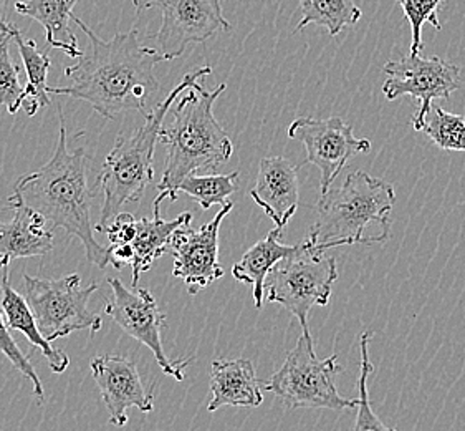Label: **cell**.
Instances as JSON below:
<instances>
[{
    "label": "cell",
    "mask_w": 465,
    "mask_h": 431,
    "mask_svg": "<svg viewBox=\"0 0 465 431\" xmlns=\"http://www.w3.org/2000/svg\"><path fill=\"white\" fill-rule=\"evenodd\" d=\"M112 299L106 302L104 314L122 328L124 334L136 338L153 352L161 370L177 382L184 380V370L193 356L171 360L163 347V330L166 328V314L161 312L154 296L146 287L124 286L120 279L110 277Z\"/></svg>",
    "instance_id": "9c48e42d"
},
{
    "label": "cell",
    "mask_w": 465,
    "mask_h": 431,
    "mask_svg": "<svg viewBox=\"0 0 465 431\" xmlns=\"http://www.w3.org/2000/svg\"><path fill=\"white\" fill-rule=\"evenodd\" d=\"M282 227L272 229L269 235L253 244L242 259L233 264L232 276L235 281L252 286L255 309H262L265 299V279L275 264L302 251V243L295 246L280 243Z\"/></svg>",
    "instance_id": "ac0fdd59"
},
{
    "label": "cell",
    "mask_w": 465,
    "mask_h": 431,
    "mask_svg": "<svg viewBox=\"0 0 465 431\" xmlns=\"http://www.w3.org/2000/svg\"><path fill=\"white\" fill-rule=\"evenodd\" d=\"M227 85L215 86L213 92L196 82L179 95L174 118L168 126H161L159 141L166 146V163L163 178L156 185L159 195L153 205L164 199L176 201L181 181L191 173L214 171L219 165L231 160L232 141L215 120V100L225 92Z\"/></svg>",
    "instance_id": "3957f363"
},
{
    "label": "cell",
    "mask_w": 465,
    "mask_h": 431,
    "mask_svg": "<svg viewBox=\"0 0 465 431\" xmlns=\"http://www.w3.org/2000/svg\"><path fill=\"white\" fill-rule=\"evenodd\" d=\"M302 20L298 22L295 34L300 30L317 24L328 30L331 37H336L350 25H356L361 20V9L354 0H300Z\"/></svg>",
    "instance_id": "603a6c76"
},
{
    "label": "cell",
    "mask_w": 465,
    "mask_h": 431,
    "mask_svg": "<svg viewBox=\"0 0 465 431\" xmlns=\"http://www.w3.org/2000/svg\"><path fill=\"white\" fill-rule=\"evenodd\" d=\"M239 189V171L229 175H196L191 173L181 181L177 193L193 197L203 211L219 205L223 206Z\"/></svg>",
    "instance_id": "cb8c5ba5"
},
{
    "label": "cell",
    "mask_w": 465,
    "mask_h": 431,
    "mask_svg": "<svg viewBox=\"0 0 465 431\" xmlns=\"http://www.w3.org/2000/svg\"><path fill=\"white\" fill-rule=\"evenodd\" d=\"M76 2L78 0H17L15 12L45 28L48 48H58L76 60L84 55L78 48V38L70 27Z\"/></svg>",
    "instance_id": "44dd1931"
},
{
    "label": "cell",
    "mask_w": 465,
    "mask_h": 431,
    "mask_svg": "<svg viewBox=\"0 0 465 431\" xmlns=\"http://www.w3.org/2000/svg\"><path fill=\"white\" fill-rule=\"evenodd\" d=\"M442 0H400L401 9L411 24L412 38H411V54H419L422 48V27L430 24L440 30L442 25L438 19V9Z\"/></svg>",
    "instance_id": "83f0119b"
},
{
    "label": "cell",
    "mask_w": 465,
    "mask_h": 431,
    "mask_svg": "<svg viewBox=\"0 0 465 431\" xmlns=\"http://www.w3.org/2000/svg\"><path fill=\"white\" fill-rule=\"evenodd\" d=\"M72 20L90 40V52L66 66L65 76L72 85L48 86V94L86 102L106 120L128 112L146 116L149 100L159 92L154 68L166 62L164 56L158 48L141 45L136 28L103 40L74 14Z\"/></svg>",
    "instance_id": "6da1fadb"
},
{
    "label": "cell",
    "mask_w": 465,
    "mask_h": 431,
    "mask_svg": "<svg viewBox=\"0 0 465 431\" xmlns=\"http://www.w3.org/2000/svg\"><path fill=\"white\" fill-rule=\"evenodd\" d=\"M0 292H2L0 309L4 312V317L10 330H17L20 334H24L30 342V346L38 348L42 356L47 358L48 366L54 374H64L70 366V358L64 350L54 347L52 342L40 332L37 320L34 317L27 300L10 286L9 269H4V276L0 281Z\"/></svg>",
    "instance_id": "d6986e66"
},
{
    "label": "cell",
    "mask_w": 465,
    "mask_h": 431,
    "mask_svg": "<svg viewBox=\"0 0 465 431\" xmlns=\"http://www.w3.org/2000/svg\"><path fill=\"white\" fill-rule=\"evenodd\" d=\"M211 74V66H201L189 72L183 82L144 116L146 120L143 126L128 136H118L96 179V189L98 195H102L103 203L100 223L94 226V231H100L103 226L108 225L113 216L118 215L128 203H138L149 185H153L154 148L166 115L179 95Z\"/></svg>",
    "instance_id": "5b68a950"
},
{
    "label": "cell",
    "mask_w": 465,
    "mask_h": 431,
    "mask_svg": "<svg viewBox=\"0 0 465 431\" xmlns=\"http://www.w3.org/2000/svg\"><path fill=\"white\" fill-rule=\"evenodd\" d=\"M232 209V201H227L211 223L199 229L183 226L169 239V253L174 257L173 276L184 282L191 296H196L223 276V267L219 264V233L225 216Z\"/></svg>",
    "instance_id": "4fadbf2b"
},
{
    "label": "cell",
    "mask_w": 465,
    "mask_h": 431,
    "mask_svg": "<svg viewBox=\"0 0 465 431\" xmlns=\"http://www.w3.org/2000/svg\"><path fill=\"white\" fill-rule=\"evenodd\" d=\"M7 4L9 0H0V25L7 22Z\"/></svg>",
    "instance_id": "4dcf8cb0"
},
{
    "label": "cell",
    "mask_w": 465,
    "mask_h": 431,
    "mask_svg": "<svg viewBox=\"0 0 465 431\" xmlns=\"http://www.w3.org/2000/svg\"><path fill=\"white\" fill-rule=\"evenodd\" d=\"M419 132L426 133L440 150L465 153V115L432 105Z\"/></svg>",
    "instance_id": "d4e9b609"
},
{
    "label": "cell",
    "mask_w": 465,
    "mask_h": 431,
    "mask_svg": "<svg viewBox=\"0 0 465 431\" xmlns=\"http://www.w3.org/2000/svg\"><path fill=\"white\" fill-rule=\"evenodd\" d=\"M60 133L54 156L44 166L28 173L15 183L5 209L28 207L47 221L48 227L64 229L66 235L84 244L88 263L104 269L108 263V247L94 237L92 226V197L88 188V153L84 146L68 148L65 116L58 106Z\"/></svg>",
    "instance_id": "7a4b0ae2"
},
{
    "label": "cell",
    "mask_w": 465,
    "mask_h": 431,
    "mask_svg": "<svg viewBox=\"0 0 465 431\" xmlns=\"http://www.w3.org/2000/svg\"><path fill=\"white\" fill-rule=\"evenodd\" d=\"M98 233H104L110 239L112 246L120 244H131L136 236V219L130 213L120 211L118 215L113 216L108 225L103 226Z\"/></svg>",
    "instance_id": "f546056e"
},
{
    "label": "cell",
    "mask_w": 465,
    "mask_h": 431,
    "mask_svg": "<svg viewBox=\"0 0 465 431\" xmlns=\"http://www.w3.org/2000/svg\"><path fill=\"white\" fill-rule=\"evenodd\" d=\"M289 136L305 146V163L315 165L322 171L320 193L331 188L336 176L346 163L371 150V141L356 138L353 126L344 123L340 116L317 120L312 116H300L289 126Z\"/></svg>",
    "instance_id": "7c38bea8"
},
{
    "label": "cell",
    "mask_w": 465,
    "mask_h": 431,
    "mask_svg": "<svg viewBox=\"0 0 465 431\" xmlns=\"http://www.w3.org/2000/svg\"><path fill=\"white\" fill-rule=\"evenodd\" d=\"M343 372L338 366V356L320 360L315 356L313 338H298L283 366L263 384L265 392H272L289 410L295 408H325L333 412L350 410L358 400H348L338 394L335 376Z\"/></svg>",
    "instance_id": "8992f818"
},
{
    "label": "cell",
    "mask_w": 465,
    "mask_h": 431,
    "mask_svg": "<svg viewBox=\"0 0 465 431\" xmlns=\"http://www.w3.org/2000/svg\"><path fill=\"white\" fill-rule=\"evenodd\" d=\"M263 384L247 358L214 360L211 366L213 400L207 410L217 412L223 406L257 408L263 404Z\"/></svg>",
    "instance_id": "2e32d148"
},
{
    "label": "cell",
    "mask_w": 465,
    "mask_h": 431,
    "mask_svg": "<svg viewBox=\"0 0 465 431\" xmlns=\"http://www.w3.org/2000/svg\"><path fill=\"white\" fill-rule=\"evenodd\" d=\"M374 337L372 332H363L360 336V354H361V366H360V378H358V386H360V396H358V416L354 423V431L380 430L390 431L391 426L380 420V416L372 412L371 398L368 392V380L374 370L370 358V342Z\"/></svg>",
    "instance_id": "4316f807"
},
{
    "label": "cell",
    "mask_w": 465,
    "mask_h": 431,
    "mask_svg": "<svg viewBox=\"0 0 465 431\" xmlns=\"http://www.w3.org/2000/svg\"><path fill=\"white\" fill-rule=\"evenodd\" d=\"M14 42L19 47L22 64L27 74V85L24 86L20 108H24L28 116H34L40 108H45L52 102L47 85L48 68L52 65V60L48 55V48L40 52L35 40L22 37L17 27L14 30Z\"/></svg>",
    "instance_id": "7402d4cb"
},
{
    "label": "cell",
    "mask_w": 465,
    "mask_h": 431,
    "mask_svg": "<svg viewBox=\"0 0 465 431\" xmlns=\"http://www.w3.org/2000/svg\"><path fill=\"white\" fill-rule=\"evenodd\" d=\"M98 287L96 282L84 287L78 274L62 279H40L24 274V297L40 332L50 342L78 330H90L92 334L102 330V317L88 309V302Z\"/></svg>",
    "instance_id": "ba28073f"
},
{
    "label": "cell",
    "mask_w": 465,
    "mask_h": 431,
    "mask_svg": "<svg viewBox=\"0 0 465 431\" xmlns=\"http://www.w3.org/2000/svg\"><path fill=\"white\" fill-rule=\"evenodd\" d=\"M382 70L388 75V80L382 85V94L390 102L401 96L418 100V113L411 122L416 132L430 110L432 100L450 98V95L462 85L460 68L439 56L410 54L400 60L388 62Z\"/></svg>",
    "instance_id": "8fae6325"
},
{
    "label": "cell",
    "mask_w": 465,
    "mask_h": 431,
    "mask_svg": "<svg viewBox=\"0 0 465 431\" xmlns=\"http://www.w3.org/2000/svg\"><path fill=\"white\" fill-rule=\"evenodd\" d=\"M300 168L285 156L263 158L259 165L257 183L251 189V197L257 206L282 229L289 225L300 205Z\"/></svg>",
    "instance_id": "9a60e30c"
},
{
    "label": "cell",
    "mask_w": 465,
    "mask_h": 431,
    "mask_svg": "<svg viewBox=\"0 0 465 431\" xmlns=\"http://www.w3.org/2000/svg\"><path fill=\"white\" fill-rule=\"evenodd\" d=\"M131 4L138 15L149 9L161 12L156 45L164 60L179 58L191 44H204L219 32L231 30L221 0H131Z\"/></svg>",
    "instance_id": "30bf717a"
},
{
    "label": "cell",
    "mask_w": 465,
    "mask_h": 431,
    "mask_svg": "<svg viewBox=\"0 0 465 431\" xmlns=\"http://www.w3.org/2000/svg\"><path fill=\"white\" fill-rule=\"evenodd\" d=\"M10 223L0 221V271L9 269L10 263L25 257H42L54 251V231L42 216L28 209L15 207Z\"/></svg>",
    "instance_id": "e0dca14e"
},
{
    "label": "cell",
    "mask_w": 465,
    "mask_h": 431,
    "mask_svg": "<svg viewBox=\"0 0 465 431\" xmlns=\"http://www.w3.org/2000/svg\"><path fill=\"white\" fill-rule=\"evenodd\" d=\"M396 205V191L386 179L372 178L366 171L350 173L340 188H328L317 206V221L305 237L308 249L328 251L341 246H371L378 241L366 236L370 225H378L391 236L390 213Z\"/></svg>",
    "instance_id": "277c9868"
},
{
    "label": "cell",
    "mask_w": 465,
    "mask_h": 431,
    "mask_svg": "<svg viewBox=\"0 0 465 431\" xmlns=\"http://www.w3.org/2000/svg\"><path fill=\"white\" fill-rule=\"evenodd\" d=\"M153 213L154 217H141L136 219V236L133 239V251L134 257L131 263L133 269V279L131 286H138L141 274L149 271L153 264L158 261L169 251V239L173 233L183 227V226L191 225L193 215L191 213H183L177 216L176 219H163L161 217V205H153Z\"/></svg>",
    "instance_id": "ffe728a7"
},
{
    "label": "cell",
    "mask_w": 465,
    "mask_h": 431,
    "mask_svg": "<svg viewBox=\"0 0 465 431\" xmlns=\"http://www.w3.org/2000/svg\"><path fill=\"white\" fill-rule=\"evenodd\" d=\"M338 279V264L333 256L325 251L308 249L305 239L302 251L282 259L272 267L265 289L267 302L280 304L297 317L303 328V336L312 338L308 316L313 306H328L333 284Z\"/></svg>",
    "instance_id": "52a82bcc"
},
{
    "label": "cell",
    "mask_w": 465,
    "mask_h": 431,
    "mask_svg": "<svg viewBox=\"0 0 465 431\" xmlns=\"http://www.w3.org/2000/svg\"><path fill=\"white\" fill-rule=\"evenodd\" d=\"M10 328L4 317V312L0 309V352L9 360L12 366L19 370L20 374L27 376L28 380L34 385V395L38 400V405H44L45 402V392H44V385L42 380L38 378L35 366H32L30 358H28L22 348L17 346V342L10 336Z\"/></svg>",
    "instance_id": "f1b7e54d"
},
{
    "label": "cell",
    "mask_w": 465,
    "mask_h": 431,
    "mask_svg": "<svg viewBox=\"0 0 465 431\" xmlns=\"http://www.w3.org/2000/svg\"><path fill=\"white\" fill-rule=\"evenodd\" d=\"M15 25L5 22L0 25V105L7 108L10 115H15L22 106L24 86L20 85L19 66L10 56V42L14 40Z\"/></svg>",
    "instance_id": "484cf974"
},
{
    "label": "cell",
    "mask_w": 465,
    "mask_h": 431,
    "mask_svg": "<svg viewBox=\"0 0 465 431\" xmlns=\"http://www.w3.org/2000/svg\"><path fill=\"white\" fill-rule=\"evenodd\" d=\"M90 368L103 404L110 413V425L124 426L130 408H138L143 413L154 410L153 390L144 386L138 366L128 356H96L92 358Z\"/></svg>",
    "instance_id": "5bb4252c"
}]
</instances>
